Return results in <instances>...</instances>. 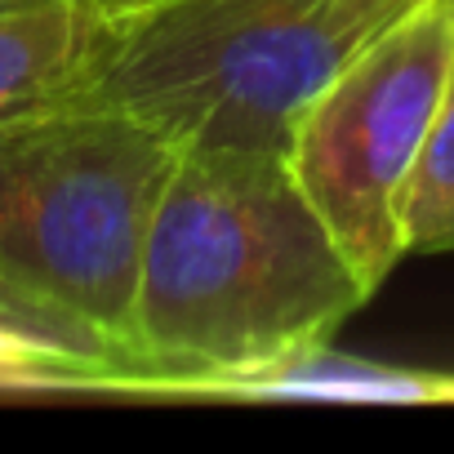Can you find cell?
I'll return each instance as SVG.
<instances>
[{"label":"cell","mask_w":454,"mask_h":454,"mask_svg":"<svg viewBox=\"0 0 454 454\" xmlns=\"http://www.w3.org/2000/svg\"><path fill=\"white\" fill-rule=\"evenodd\" d=\"M365 281L272 147H178L129 308L134 392L223 383L330 348Z\"/></svg>","instance_id":"6da1fadb"},{"label":"cell","mask_w":454,"mask_h":454,"mask_svg":"<svg viewBox=\"0 0 454 454\" xmlns=\"http://www.w3.org/2000/svg\"><path fill=\"white\" fill-rule=\"evenodd\" d=\"M427 0H147L98 14L67 98L138 116L174 147L286 152L303 107Z\"/></svg>","instance_id":"7a4b0ae2"},{"label":"cell","mask_w":454,"mask_h":454,"mask_svg":"<svg viewBox=\"0 0 454 454\" xmlns=\"http://www.w3.org/2000/svg\"><path fill=\"white\" fill-rule=\"evenodd\" d=\"M174 160L165 134L103 103L59 98L0 116V277L94 330L134 383L129 308Z\"/></svg>","instance_id":"3957f363"},{"label":"cell","mask_w":454,"mask_h":454,"mask_svg":"<svg viewBox=\"0 0 454 454\" xmlns=\"http://www.w3.org/2000/svg\"><path fill=\"white\" fill-rule=\"evenodd\" d=\"M454 67V10L427 0L370 41L294 121L286 160L374 294L405 259L401 214Z\"/></svg>","instance_id":"277c9868"},{"label":"cell","mask_w":454,"mask_h":454,"mask_svg":"<svg viewBox=\"0 0 454 454\" xmlns=\"http://www.w3.org/2000/svg\"><path fill=\"white\" fill-rule=\"evenodd\" d=\"M98 32L85 0H32L0 10V116L72 94Z\"/></svg>","instance_id":"5b68a950"},{"label":"cell","mask_w":454,"mask_h":454,"mask_svg":"<svg viewBox=\"0 0 454 454\" xmlns=\"http://www.w3.org/2000/svg\"><path fill=\"white\" fill-rule=\"evenodd\" d=\"M401 232L405 254H454V67L405 196Z\"/></svg>","instance_id":"8992f818"},{"label":"cell","mask_w":454,"mask_h":454,"mask_svg":"<svg viewBox=\"0 0 454 454\" xmlns=\"http://www.w3.org/2000/svg\"><path fill=\"white\" fill-rule=\"evenodd\" d=\"M0 330H14V334L41 339V343H50V348H59V352H72V356H81V361H94V365H103V370L116 374V387H129V383H134L129 365H125L94 330H85L81 321H72V317H63V312H54V308H45V303H36L32 294H23V290L10 286L5 277H0Z\"/></svg>","instance_id":"52a82bcc"},{"label":"cell","mask_w":454,"mask_h":454,"mask_svg":"<svg viewBox=\"0 0 454 454\" xmlns=\"http://www.w3.org/2000/svg\"><path fill=\"white\" fill-rule=\"evenodd\" d=\"M0 387H116V374L41 339L0 330Z\"/></svg>","instance_id":"ba28073f"},{"label":"cell","mask_w":454,"mask_h":454,"mask_svg":"<svg viewBox=\"0 0 454 454\" xmlns=\"http://www.w3.org/2000/svg\"><path fill=\"white\" fill-rule=\"evenodd\" d=\"M85 5H90V10H98V14L107 19V14H121V10H129L134 0H85Z\"/></svg>","instance_id":"9c48e42d"},{"label":"cell","mask_w":454,"mask_h":454,"mask_svg":"<svg viewBox=\"0 0 454 454\" xmlns=\"http://www.w3.org/2000/svg\"><path fill=\"white\" fill-rule=\"evenodd\" d=\"M14 5H32V0H0V10H14Z\"/></svg>","instance_id":"30bf717a"},{"label":"cell","mask_w":454,"mask_h":454,"mask_svg":"<svg viewBox=\"0 0 454 454\" xmlns=\"http://www.w3.org/2000/svg\"><path fill=\"white\" fill-rule=\"evenodd\" d=\"M134 5H147V0H134ZM134 5H129V10H134Z\"/></svg>","instance_id":"8fae6325"},{"label":"cell","mask_w":454,"mask_h":454,"mask_svg":"<svg viewBox=\"0 0 454 454\" xmlns=\"http://www.w3.org/2000/svg\"><path fill=\"white\" fill-rule=\"evenodd\" d=\"M445 5H450V10H454V0H445Z\"/></svg>","instance_id":"7c38bea8"}]
</instances>
